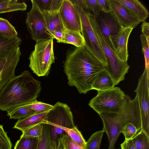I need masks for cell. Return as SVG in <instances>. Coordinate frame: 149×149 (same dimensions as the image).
Segmentation results:
<instances>
[{"label": "cell", "mask_w": 149, "mask_h": 149, "mask_svg": "<svg viewBox=\"0 0 149 149\" xmlns=\"http://www.w3.org/2000/svg\"><path fill=\"white\" fill-rule=\"evenodd\" d=\"M64 71L69 86H74L80 94L92 90L93 82L104 66L84 47H76L67 54Z\"/></svg>", "instance_id": "obj_1"}, {"label": "cell", "mask_w": 149, "mask_h": 149, "mask_svg": "<svg viewBox=\"0 0 149 149\" xmlns=\"http://www.w3.org/2000/svg\"><path fill=\"white\" fill-rule=\"evenodd\" d=\"M41 85L27 70L14 76L0 92V109L7 111L37 100L42 89Z\"/></svg>", "instance_id": "obj_2"}, {"label": "cell", "mask_w": 149, "mask_h": 149, "mask_svg": "<svg viewBox=\"0 0 149 149\" xmlns=\"http://www.w3.org/2000/svg\"><path fill=\"white\" fill-rule=\"evenodd\" d=\"M103 124L102 130L106 134L109 145L108 149H114L122 128L129 123L133 124L140 131L141 128L140 109L138 98L133 100L126 95L122 111L119 113L99 114Z\"/></svg>", "instance_id": "obj_3"}, {"label": "cell", "mask_w": 149, "mask_h": 149, "mask_svg": "<svg viewBox=\"0 0 149 149\" xmlns=\"http://www.w3.org/2000/svg\"><path fill=\"white\" fill-rule=\"evenodd\" d=\"M87 13L92 28L107 58L108 64L107 66H104V69L110 74L115 85H116L124 80L130 66L127 64V61H122L117 58L113 51L105 41L100 30L96 17L89 12Z\"/></svg>", "instance_id": "obj_4"}, {"label": "cell", "mask_w": 149, "mask_h": 149, "mask_svg": "<svg viewBox=\"0 0 149 149\" xmlns=\"http://www.w3.org/2000/svg\"><path fill=\"white\" fill-rule=\"evenodd\" d=\"M42 123L49 125L52 139L57 144L58 140L64 132L63 128L72 129L74 125L70 108L66 104L58 102L47 112Z\"/></svg>", "instance_id": "obj_5"}, {"label": "cell", "mask_w": 149, "mask_h": 149, "mask_svg": "<svg viewBox=\"0 0 149 149\" xmlns=\"http://www.w3.org/2000/svg\"><path fill=\"white\" fill-rule=\"evenodd\" d=\"M53 38L36 42L30 55L29 67L39 77L47 76L54 63Z\"/></svg>", "instance_id": "obj_6"}, {"label": "cell", "mask_w": 149, "mask_h": 149, "mask_svg": "<svg viewBox=\"0 0 149 149\" xmlns=\"http://www.w3.org/2000/svg\"><path fill=\"white\" fill-rule=\"evenodd\" d=\"M126 94L119 87L108 90L97 91L96 95L88 105L98 114L102 113H119L122 110Z\"/></svg>", "instance_id": "obj_7"}, {"label": "cell", "mask_w": 149, "mask_h": 149, "mask_svg": "<svg viewBox=\"0 0 149 149\" xmlns=\"http://www.w3.org/2000/svg\"><path fill=\"white\" fill-rule=\"evenodd\" d=\"M77 7L81 17L82 24L81 33L85 41V47L105 67L107 66L108 64L107 58L90 24L87 11Z\"/></svg>", "instance_id": "obj_8"}, {"label": "cell", "mask_w": 149, "mask_h": 149, "mask_svg": "<svg viewBox=\"0 0 149 149\" xmlns=\"http://www.w3.org/2000/svg\"><path fill=\"white\" fill-rule=\"evenodd\" d=\"M32 6L27 13L26 24L31 38L36 42L53 38L48 32L43 13L34 0H31Z\"/></svg>", "instance_id": "obj_9"}, {"label": "cell", "mask_w": 149, "mask_h": 149, "mask_svg": "<svg viewBox=\"0 0 149 149\" xmlns=\"http://www.w3.org/2000/svg\"><path fill=\"white\" fill-rule=\"evenodd\" d=\"M134 91L137 97L140 109L141 129L149 137V72L145 68Z\"/></svg>", "instance_id": "obj_10"}, {"label": "cell", "mask_w": 149, "mask_h": 149, "mask_svg": "<svg viewBox=\"0 0 149 149\" xmlns=\"http://www.w3.org/2000/svg\"><path fill=\"white\" fill-rule=\"evenodd\" d=\"M58 12L66 30L81 33L82 24L79 10L70 0H63Z\"/></svg>", "instance_id": "obj_11"}, {"label": "cell", "mask_w": 149, "mask_h": 149, "mask_svg": "<svg viewBox=\"0 0 149 149\" xmlns=\"http://www.w3.org/2000/svg\"><path fill=\"white\" fill-rule=\"evenodd\" d=\"M96 19L105 41L113 50L109 36L117 34L121 27L111 12L109 13L101 12Z\"/></svg>", "instance_id": "obj_12"}, {"label": "cell", "mask_w": 149, "mask_h": 149, "mask_svg": "<svg viewBox=\"0 0 149 149\" xmlns=\"http://www.w3.org/2000/svg\"><path fill=\"white\" fill-rule=\"evenodd\" d=\"M113 15L121 27L133 28L140 22L138 19L117 0H109Z\"/></svg>", "instance_id": "obj_13"}, {"label": "cell", "mask_w": 149, "mask_h": 149, "mask_svg": "<svg viewBox=\"0 0 149 149\" xmlns=\"http://www.w3.org/2000/svg\"><path fill=\"white\" fill-rule=\"evenodd\" d=\"M133 28L121 27L116 35L109 36L113 50L117 58L123 61H127L128 57L127 44Z\"/></svg>", "instance_id": "obj_14"}, {"label": "cell", "mask_w": 149, "mask_h": 149, "mask_svg": "<svg viewBox=\"0 0 149 149\" xmlns=\"http://www.w3.org/2000/svg\"><path fill=\"white\" fill-rule=\"evenodd\" d=\"M22 40L17 36L8 37L0 34V58H6L19 47Z\"/></svg>", "instance_id": "obj_15"}, {"label": "cell", "mask_w": 149, "mask_h": 149, "mask_svg": "<svg viewBox=\"0 0 149 149\" xmlns=\"http://www.w3.org/2000/svg\"><path fill=\"white\" fill-rule=\"evenodd\" d=\"M133 14L141 22L145 21L149 13L146 8L138 0H117Z\"/></svg>", "instance_id": "obj_16"}, {"label": "cell", "mask_w": 149, "mask_h": 149, "mask_svg": "<svg viewBox=\"0 0 149 149\" xmlns=\"http://www.w3.org/2000/svg\"><path fill=\"white\" fill-rule=\"evenodd\" d=\"M114 81L107 71L104 68L100 72L92 85V90L103 91L114 87Z\"/></svg>", "instance_id": "obj_17"}, {"label": "cell", "mask_w": 149, "mask_h": 149, "mask_svg": "<svg viewBox=\"0 0 149 149\" xmlns=\"http://www.w3.org/2000/svg\"><path fill=\"white\" fill-rule=\"evenodd\" d=\"M48 111L40 113H36L19 119L16 123L13 128L19 130L22 132L32 126L42 123Z\"/></svg>", "instance_id": "obj_18"}, {"label": "cell", "mask_w": 149, "mask_h": 149, "mask_svg": "<svg viewBox=\"0 0 149 149\" xmlns=\"http://www.w3.org/2000/svg\"><path fill=\"white\" fill-rule=\"evenodd\" d=\"M38 139L37 149H57L58 144L52 139L50 130L48 124L42 123V134Z\"/></svg>", "instance_id": "obj_19"}, {"label": "cell", "mask_w": 149, "mask_h": 149, "mask_svg": "<svg viewBox=\"0 0 149 149\" xmlns=\"http://www.w3.org/2000/svg\"><path fill=\"white\" fill-rule=\"evenodd\" d=\"M42 13L45 19L48 32L51 35V33L53 32L66 30L58 12Z\"/></svg>", "instance_id": "obj_20"}, {"label": "cell", "mask_w": 149, "mask_h": 149, "mask_svg": "<svg viewBox=\"0 0 149 149\" xmlns=\"http://www.w3.org/2000/svg\"><path fill=\"white\" fill-rule=\"evenodd\" d=\"M61 43L69 44L76 47H84L85 41L81 32L66 30Z\"/></svg>", "instance_id": "obj_21"}, {"label": "cell", "mask_w": 149, "mask_h": 149, "mask_svg": "<svg viewBox=\"0 0 149 149\" xmlns=\"http://www.w3.org/2000/svg\"><path fill=\"white\" fill-rule=\"evenodd\" d=\"M34 0L42 12H58L63 1V0Z\"/></svg>", "instance_id": "obj_22"}, {"label": "cell", "mask_w": 149, "mask_h": 149, "mask_svg": "<svg viewBox=\"0 0 149 149\" xmlns=\"http://www.w3.org/2000/svg\"><path fill=\"white\" fill-rule=\"evenodd\" d=\"M27 5L24 2H18L17 0H6L0 3V14L3 13L26 10Z\"/></svg>", "instance_id": "obj_23"}, {"label": "cell", "mask_w": 149, "mask_h": 149, "mask_svg": "<svg viewBox=\"0 0 149 149\" xmlns=\"http://www.w3.org/2000/svg\"><path fill=\"white\" fill-rule=\"evenodd\" d=\"M10 119H20L36 114L34 111L29 108L19 106L11 109L7 111Z\"/></svg>", "instance_id": "obj_24"}, {"label": "cell", "mask_w": 149, "mask_h": 149, "mask_svg": "<svg viewBox=\"0 0 149 149\" xmlns=\"http://www.w3.org/2000/svg\"><path fill=\"white\" fill-rule=\"evenodd\" d=\"M38 138H31L21 136L16 142L14 149H37Z\"/></svg>", "instance_id": "obj_25"}, {"label": "cell", "mask_w": 149, "mask_h": 149, "mask_svg": "<svg viewBox=\"0 0 149 149\" xmlns=\"http://www.w3.org/2000/svg\"><path fill=\"white\" fill-rule=\"evenodd\" d=\"M131 139L136 149H149V137L141 129Z\"/></svg>", "instance_id": "obj_26"}, {"label": "cell", "mask_w": 149, "mask_h": 149, "mask_svg": "<svg viewBox=\"0 0 149 149\" xmlns=\"http://www.w3.org/2000/svg\"><path fill=\"white\" fill-rule=\"evenodd\" d=\"M104 132L97 131L93 134L86 142L84 149H100Z\"/></svg>", "instance_id": "obj_27"}, {"label": "cell", "mask_w": 149, "mask_h": 149, "mask_svg": "<svg viewBox=\"0 0 149 149\" xmlns=\"http://www.w3.org/2000/svg\"><path fill=\"white\" fill-rule=\"evenodd\" d=\"M0 34L8 37L17 36L15 27L8 20L0 17Z\"/></svg>", "instance_id": "obj_28"}, {"label": "cell", "mask_w": 149, "mask_h": 149, "mask_svg": "<svg viewBox=\"0 0 149 149\" xmlns=\"http://www.w3.org/2000/svg\"><path fill=\"white\" fill-rule=\"evenodd\" d=\"M62 129L77 144L84 148L86 141L76 126L72 129L63 128Z\"/></svg>", "instance_id": "obj_29"}, {"label": "cell", "mask_w": 149, "mask_h": 149, "mask_svg": "<svg viewBox=\"0 0 149 149\" xmlns=\"http://www.w3.org/2000/svg\"><path fill=\"white\" fill-rule=\"evenodd\" d=\"M31 109L36 113H40L47 111L52 109L53 106L41 102L35 101L24 105L21 106Z\"/></svg>", "instance_id": "obj_30"}, {"label": "cell", "mask_w": 149, "mask_h": 149, "mask_svg": "<svg viewBox=\"0 0 149 149\" xmlns=\"http://www.w3.org/2000/svg\"><path fill=\"white\" fill-rule=\"evenodd\" d=\"M83 8L93 12V15L97 18L101 12L97 0H83Z\"/></svg>", "instance_id": "obj_31"}, {"label": "cell", "mask_w": 149, "mask_h": 149, "mask_svg": "<svg viewBox=\"0 0 149 149\" xmlns=\"http://www.w3.org/2000/svg\"><path fill=\"white\" fill-rule=\"evenodd\" d=\"M140 37L142 52L145 61V68L149 72V40H148L143 34H141Z\"/></svg>", "instance_id": "obj_32"}, {"label": "cell", "mask_w": 149, "mask_h": 149, "mask_svg": "<svg viewBox=\"0 0 149 149\" xmlns=\"http://www.w3.org/2000/svg\"><path fill=\"white\" fill-rule=\"evenodd\" d=\"M59 139L62 143L65 149H84L74 142L65 132L60 137Z\"/></svg>", "instance_id": "obj_33"}, {"label": "cell", "mask_w": 149, "mask_h": 149, "mask_svg": "<svg viewBox=\"0 0 149 149\" xmlns=\"http://www.w3.org/2000/svg\"><path fill=\"white\" fill-rule=\"evenodd\" d=\"M42 123L32 126L22 132V136L31 138H38L41 134Z\"/></svg>", "instance_id": "obj_34"}, {"label": "cell", "mask_w": 149, "mask_h": 149, "mask_svg": "<svg viewBox=\"0 0 149 149\" xmlns=\"http://www.w3.org/2000/svg\"><path fill=\"white\" fill-rule=\"evenodd\" d=\"M139 132L133 124L129 123L122 128L120 133L124 135L125 140H127L132 138Z\"/></svg>", "instance_id": "obj_35"}, {"label": "cell", "mask_w": 149, "mask_h": 149, "mask_svg": "<svg viewBox=\"0 0 149 149\" xmlns=\"http://www.w3.org/2000/svg\"><path fill=\"white\" fill-rule=\"evenodd\" d=\"M12 143L3 125H0V149H11Z\"/></svg>", "instance_id": "obj_36"}, {"label": "cell", "mask_w": 149, "mask_h": 149, "mask_svg": "<svg viewBox=\"0 0 149 149\" xmlns=\"http://www.w3.org/2000/svg\"><path fill=\"white\" fill-rule=\"evenodd\" d=\"M100 7L101 12L109 13L111 11L109 0H97Z\"/></svg>", "instance_id": "obj_37"}, {"label": "cell", "mask_w": 149, "mask_h": 149, "mask_svg": "<svg viewBox=\"0 0 149 149\" xmlns=\"http://www.w3.org/2000/svg\"><path fill=\"white\" fill-rule=\"evenodd\" d=\"M65 30H61L54 31L51 34L52 38L55 39L58 42L61 43L64 37Z\"/></svg>", "instance_id": "obj_38"}, {"label": "cell", "mask_w": 149, "mask_h": 149, "mask_svg": "<svg viewBox=\"0 0 149 149\" xmlns=\"http://www.w3.org/2000/svg\"><path fill=\"white\" fill-rule=\"evenodd\" d=\"M142 34L148 39L149 40V24L146 21L143 22L141 25Z\"/></svg>", "instance_id": "obj_39"}, {"label": "cell", "mask_w": 149, "mask_h": 149, "mask_svg": "<svg viewBox=\"0 0 149 149\" xmlns=\"http://www.w3.org/2000/svg\"><path fill=\"white\" fill-rule=\"evenodd\" d=\"M121 149H136L131 139L125 140L120 144Z\"/></svg>", "instance_id": "obj_40"}, {"label": "cell", "mask_w": 149, "mask_h": 149, "mask_svg": "<svg viewBox=\"0 0 149 149\" xmlns=\"http://www.w3.org/2000/svg\"><path fill=\"white\" fill-rule=\"evenodd\" d=\"M6 58H0V72L4 66V65L6 61Z\"/></svg>", "instance_id": "obj_41"}, {"label": "cell", "mask_w": 149, "mask_h": 149, "mask_svg": "<svg viewBox=\"0 0 149 149\" xmlns=\"http://www.w3.org/2000/svg\"><path fill=\"white\" fill-rule=\"evenodd\" d=\"M57 149H65L62 143L59 139L58 140Z\"/></svg>", "instance_id": "obj_42"}, {"label": "cell", "mask_w": 149, "mask_h": 149, "mask_svg": "<svg viewBox=\"0 0 149 149\" xmlns=\"http://www.w3.org/2000/svg\"><path fill=\"white\" fill-rule=\"evenodd\" d=\"M6 0H0V3L5 1Z\"/></svg>", "instance_id": "obj_43"}, {"label": "cell", "mask_w": 149, "mask_h": 149, "mask_svg": "<svg viewBox=\"0 0 149 149\" xmlns=\"http://www.w3.org/2000/svg\"></svg>", "instance_id": "obj_44"}]
</instances>
